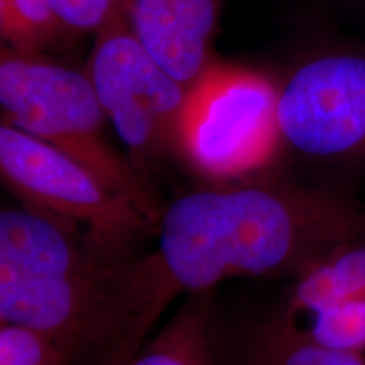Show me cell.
Segmentation results:
<instances>
[{"instance_id": "obj_10", "label": "cell", "mask_w": 365, "mask_h": 365, "mask_svg": "<svg viewBox=\"0 0 365 365\" xmlns=\"http://www.w3.org/2000/svg\"><path fill=\"white\" fill-rule=\"evenodd\" d=\"M217 365H365V359L309 340L279 314L250 327L239 339L223 340L217 331Z\"/></svg>"}, {"instance_id": "obj_9", "label": "cell", "mask_w": 365, "mask_h": 365, "mask_svg": "<svg viewBox=\"0 0 365 365\" xmlns=\"http://www.w3.org/2000/svg\"><path fill=\"white\" fill-rule=\"evenodd\" d=\"M0 266L33 276L91 277L120 264L103 261L70 228L24 207L0 213Z\"/></svg>"}, {"instance_id": "obj_7", "label": "cell", "mask_w": 365, "mask_h": 365, "mask_svg": "<svg viewBox=\"0 0 365 365\" xmlns=\"http://www.w3.org/2000/svg\"><path fill=\"white\" fill-rule=\"evenodd\" d=\"M115 271L61 277L33 276L0 266V322L46 333L65 346L75 365H91Z\"/></svg>"}, {"instance_id": "obj_12", "label": "cell", "mask_w": 365, "mask_h": 365, "mask_svg": "<svg viewBox=\"0 0 365 365\" xmlns=\"http://www.w3.org/2000/svg\"><path fill=\"white\" fill-rule=\"evenodd\" d=\"M217 331L210 291L191 294L156 339L125 365H217Z\"/></svg>"}, {"instance_id": "obj_11", "label": "cell", "mask_w": 365, "mask_h": 365, "mask_svg": "<svg viewBox=\"0 0 365 365\" xmlns=\"http://www.w3.org/2000/svg\"><path fill=\"white\" fill-rule=\"evenodd\" d=\"M365 296V239L331 250L294 277L282 317L301 319Z\"/></svg>"}, {"instance_id": "obj_13", "label": "cell", "mask_w": 365, "mask_h": 365, "mask_svg": "<svg viewBox=\"0 0 365 365\" xmlns=\"http://www.w3.org/2000/svg\"><path fill=\"white\" fill-rule=\"evenodd\" d=\"M65 29L48 0H0V33L7 48L38 54Z\"/></svg>"}, {"instance_id": "obj_15", "label": "cell", "mask_w": 365, "mask_h": 365, "mask_svg": "<svg viewBox=\"0 0 365 365\" xmlns=\"http://www.w3.org/2000/svg\"><path fill=\"white\" fill-rule=\"evenodd\" d=\"M0 365H75L56 339L31 328L0 325Z\"/></svg>"}, {"instance_id": "obj_8", "label": "cell", "mask_w": 365, "mask_h": 365, "mask_svg": "<svg viewBox=\"0 0 365 365\" xmlns=\"http://www.w3.org/2000/svg\"><path fill=\"white\" fill-rule=\"evenodd\" d=\"M124 19L145 51L186 88L217 61L218 0H127Z\"/></svg>"}, {"instance_id": "obj_16", "label": "cell", "mask_w": 365, "mask_h": 365, "mask_svg": "<svg viewBox=\"0 0 365 365\" xmlns=\"http://www.w3.org/2000/svg\"><path fill=\"white\" fill-rule=\"evenodd\" d=\"M66 29L100 33L124 16L127 0H48Z\"/></svg>"}, {"instance_id": "obj_2", "label": "cell", "mask_w": 365, "mask_h": 365, "mask_svg": "<svg viewBox=\"0 0 365 365\" xmlns=\"http://www.w3.org/2000/svg\"><path fill=\"white\" fill-rule=\"evenodd\" d=\"M0 105L4 122L83 164L158 227L164 210L161 198L149 178L108 144L107 115L86 73L48 61L39 54L4 48Z\"/></svg>"}, {"instance_id": "obj_6", "label": "cell", "mask_w": 365, "mask_h": 365, "mask_svg": "<svg viewBox=\"0 0 365 365\" xmlns=\"http://www.w3.org/2000/svg\"><path fill=\"white\" fill-rule=\"evenodd\" d=\"M281 143L314 159L365 153V54L328 53L287 76L277 93Z\"/></svg>"}, {"instance_id": "obj_1", "label": "cell", "mask_w": 365, "mask_h": 365, "mask_svg": "<svg viewBox=\"0 0 365 365\" xmlns=\"http://www.w3.org/2000/svg\"><path fill=\"white\" fill-rule=\"evenodd\" d=\"M150 252L117 267L91 365H125L178 296L235 277L299 276L365 239V208L344 195L287 182L198 190L164 207Z\"/></svg>"}, {"instance_id": "obj_5", "label": "cell", "mask_w": 365, "mask_h": 365, "mask_svg": "<svg viewBox=\"0 0 365 365\" xmlns=\"http://www.w3.org/2000/svg\"><path fill=\"white\" fill-rule=\"evenodd\" d=\"M86 75L137 170L180 154L181 118L190 88L145 51L124 16L97 33Z\"/></svg>"}, {"instance_id": "obj_14", "label": "cell", "mask_w": 365, "mask_h": 365, "mask_svg": "<svg viewBox=\"0 0 365 365\" xmlns=\"http://www.w3.org/2000/svg\"><path fill=\"white\" fill-rule=\"evenodd\" d=\"M304 318L308 322L307 327L293 325L309 340L344 352H365V296L344 301Z\"/></svg>"}, {"instance_id": "obj_4", "label": "cell", "mask_w": 365, "mask_h": 365, "mask_svg": "<svg viewBox=\"0 0 365 365\" xmlns=\"http://www.w3.org/2000/svg\"><path fill=\"white\" fill-rule=\"evenodd\" d=\"M279 88L262 73L215 61L191 86L180 129V156L208 180L262 170L281 144Z\"/></svg>"}, {"instance_id": "obj_3", "label": "cell", "mask_w": 365, "mask_h": 365, "mask_svg": "<svg viewBox=\"0 0 365 365\" xmlns=\"http://www.w3.org/2000/svg\"><path fill=\"white\" fill-rule=\"evenodd\" d=\"M0 175L26 208L70 228L115 266L137 257L145 237L156 234V225L83 164L9 122L0 127Z\"/></svg>"}]
</instances>
